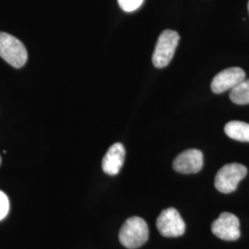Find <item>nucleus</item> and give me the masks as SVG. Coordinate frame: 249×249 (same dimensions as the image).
Returning <instances> with one entry per match:
<instances>
[{"mask_svg": "<svg viewBox=\"0 0 249 249\" xmlns=\"http://www.w3.org/2000/svg\"><path fill=\"white\" fill-rule=\"evenodd\" d=\"M118 237L124 248L139 249L149 239L148 224L140 217L128 218L122 225Z\"/></svg>", "mask_w": 249, "mask_h": 249, "instance_id": "nucleus-1", "label": "nucleus"}, {"mask_svg": "<svg viewBox=\"0 0 249 249\" xmlns=\"http://www.w3.org/2000/svg\"><path fill=\"white\" fill-rule=\"evenodd\" d=\"M0 164H1V157H0Z\"/></svg>", "mask_w": 249, "mask_h": 249, "instance_id": "nucleus-14", "label": "nucleus"}, {"mask_svg": "<svg viewBox=\"0 0 249 249\" xmlns=\"http://www.w3.org/2000/svg\"><path fill=\"white\" fill-rule=\"evenodd\" d=\"M120 8L125 12H131L142 5L143 0H117Z\"/></svg>", "mask_w": 249, "mask_h": 249, "instance_id": "nucleus-12", "label": "nucleus"}, {"mask_svg": "<svg viewBox=\"0 0 249 249\" xmlns=\"http://www.w3.org/2000/svg\"><path fill=\"white\" fill-rule=\"evenodd\" d=\"M248 169L240 163H229L218 171L214 186L216 189L224 194L233 192L243 178H246Z\"/></svg>", "mask_w": 249, "mask_h": 249, "instance_id": "nucleus-4", "label": "nucleus"}, {"mask_svg": "<svg viewBox=\"0 0 249 249\" xmlns=\"http://www.w3.org/2000/svg\"><path fill=\"white\" fill-rule=\"evenodd\" d=\"M244 80H246V73L242 69L229 68L214 77L211 87L214 93H223L226 90H231Z\"/></svg>", "mask_w": 249, "mask_h": 249, "instance_id": "nucleus-7", "label": "nucleus"}, {"mask_svg": "<svg viewBox=\"0 0 249 249\" xmlns=\"http://www.w3.org/2000/svg\"><path fill=\"white\" fill-rule=\"evenodd\" d=\"M230 99L236 105H249V79L243 80L230 90Z\"/></svg>", "mask_w": 249, "mask_h": 249, "instance_id": "nucleus-11", "label": "nucleus"}, {"mask_svg": "<svg viewBox=\"0 0 249 249\" xmlns=\"http://www.w3.org/2000/svg\"><path fill=\"white\" fill-rule=\"evenodd\" d=\"M224 132L232 140L249 142V124L241 121H231L224 126Z\"/></svg>", "mask_w": 249, "mask_h": 249, "instance_id": "nucleus-10", "label": "nucleus"}, {"mask_svg": "<svg viewBox=\"0 0 249 249\" xmlns=\"http://www.w3.org/2000/svg\"><path fill=\"white\" fill-rule=\"evenodd\" d=\"M203 154L195 149L180 153L173 162V167L180 174H196L202 169Z\"/></svg>", "mask_w": 249, "mask_h": 249, "instance_id": "nucleus-8", "label": "nucleus"}, {"mask_svg": "<svg viewBox=\"0 0 249 249\" xmlns=\"http://www.w3.org/2000/svg\"><path fill=\"white\" fill-rule=\"evenodd\" d=\"M212 231L224 241H235L240 237V223L234 214L223 213L212 224Z\"/></svg>", "mask_w": 249, "mask_h": 249, "instance_id": "nucleus-6", "label": "nucleus"}, {"mask_svg": "<svg viewBox=\"0 0 249 249\" xmlns=\"http://www.w3.org/2000/svg\"><path fill=\"white\" fill-rule=\"evenodd\" d=\"M9 211V201L8 196L0 190V221H2Z\"/></svg>", "mask_w": 249, "mask_h": 249, "instance_id": "nucleus-13", "label": "nucleus"}, {"mask_svg": "<svg viewBox=\"0 0 249 249\" xmlns=\"http://www.w3.org/2000/svg\"><path fill=\"white\" fill-rule=\"evenodd\" d=\"M179 39L180 36L176 31L165 30L160 34L152 54V63L156 68H164L171 62Z\"/></svg>", "mask_w": 249, "mask_h": 249, "instance_id": "nucleus-3", "label": "nucleus"}, {"mask_svg": "<svg viewBox=\"0 0 249 249\" xmlns=\"http://www.w3.org/2000/svg\"><path fill=\"white\" fill-rule=\"evenodd\" d=\"M156 226L164 237H178L184 234L186 224L181 215L174 208L163 210L157 218Z\"/></svg>", "mask_w": 249, "mask_h": 249, "instance_id": "nucleus-5", "label": "nucleus"}, {"mask_svg": "<svg viewBox=\"0 0 249 249\" xmlns=\"http://www.w3.org/2000/svg\"><path fill=\"white\" fill-rule=\"evenodd\" d=\"M124 156L125 151L124 146L121 143L113 144L107 151L102 161L104 172L109 176L117 175L124 164Z\"/></svg>", "mask_w": 249, "mask_h": 249, "instance_id": "nucleus-9", "label": "nucleus"}, {"mask_svg": "<svg viewBox=\"0 0 249 249\" xmlns=\"http://www.w3.org/2000/svg\"></svg>", "mask_w": 249, "mask_h": 249, "instance_id": "nucleus-15", "label": "nucleus"}, {"mask_svg": "<svg viewBox=\"0 0 249 249\" xmlns=\"http://www.w3.org/2000/svg\"><path fill=\"white\" fill-rule=\"evenodd\" d=\"M0 56L10 66L19 69L28 59L24 45L14 36L0 32Z\"/></svg>", "mask_w": 249, "mask_h": 249, "instance_id": "nucleus-2", "label": "nucleus"}]
</instances>
